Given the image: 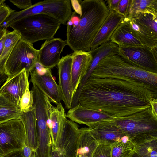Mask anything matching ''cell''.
Returning a JSON list of instances; mask_svg holds the SVG:
<instances>
[{
  "mask_svg": "<svg viewBox=\"0 0 157 157\" xmlns=\"http://www.w3.org/2000/svg\"><path fill=\"white\" fill-rule=\"evenodd\" d=\"M157 99V88L136 81L91 76L80 92L78 104L114 118L143 111Z\"/></svg>",
  "mask_w": 157,
  "mask_h": 157,
  "instance_id": "6da1fadb",
  "label": "cell"
},
{
  "mask_svg": "<svg viewBox=\"0 0 157 157\" xmlns=\"http://www.w3.org/2000/svg\"><path fill=\"white\" fill-rule=\"evenodd\" d=\"M82 15L76 26H67L68 45L74 52L89 51L92 43L109 12L104 1L79 0Z\"/></svg>",
  "mask_w": 157,
  "mask_h": 157,
  "instance_id": "7a4b0ae2",
  "label": "cell"
},
{
  "mask_svg": "<svg viewBox=\"0 0 157 157\" xmlns=\"http://www.w3.org/2000/svg\"><path fill=\"white\" fill-rule=\"evenodd\" d=\"M91 75L100 78L133 80L157 88V73L146 71L132 65L119 54L107 57L102 60Z\"/></svg>",
  "mask_w": 157,
  "mask_h": 157,
  "instance_id": "3957f363",
  "label": "cell"
},
{
  "mask_svg": "<svg viewBox=\"0 0 157 157\" xmlns=\"http://www.w3.org/2000/svg\"><path fill=\"white\" fill-rule=\"evenodd\" d=\"M113 121L134 145L157 139V116L151 106L129 116Z\"/></svg>",
  "mask_w": 157,
  "mask_h": 157,
  "instance_id": "277c9868",
  "label": "cell"
},
{
  "mask_svg": "<svg viewBox=\"0 0 157 157\" xmlns=\"http://www.w3.org/2000/svg\"><path fill=\"white\" fill-rule=\"evenodd\" d=\"M61 24L54 18L38 14L24 17L12 23L9 27L19 33L21 39L33 44L53 38Z\"/></svg>",
  "mask_w": 157,
  "mask_h": 157,
  "instance_id": "5b68a950",
  "label": "cell"
},
{
  "mask_svg": "<svg viewBox=\"0 0 157 157\" xmlns=\"http://www.w3.org/2000/svg\"><path fill=\"white\" fill-rule=\"evenodd\" d=\"M72 13L70 0H45L32 5L29 8L12 13L3 23L7 29L12 23L28 16L43 14L59 21L61 24L66 25Z\"/></svg>",
  "mask_w": 157,
  "mask_h": 157,
  "instance_id": "8992f818",
  "label": "cell"
},
{
  "mask_svg": "<svg viewBox=\"0 0 157 157\" xmlns=\"http://www.w3.org/2000/svg\"><path fill=\"white\" fill-rule=\"evenodd\" d=\"M38 52L32 43L21 39L10 56L2 72L9 77L25 69L30 73L38 61Z\"/></svg>",
  "mask_w": 157,
  "mask_h": 157,
  "instance_id": "52a82bcc",
  "label": "cell"
},
{
  "mask_svg": "<svg viewBox=\"0 0 157 157\" xmlns=\"http://www.w3.org/2000/svg\"><path fill=\"white\" fill-rule=\"evenodd\" d=\"M25 143V129L20 118L0 123V157L21 150Z\"/></svg>",
  "mask_w": 157,
  "mask_h": 157,
  "instance_id": "ba28073f",
  "label": "cell"
},
{
  "mask_svg": "<svg viewBox=\"0 0 157 157\" xmlns=\"http://www.w3.org/2000/svg\"><path fill=\"white\" fill-rule=\"evenodd\" d=\"M119 54L125 61L149 72L157 73V48L119 47Z\"/></svg>",
  "mask_w": 157,
  "mask_h": 157,
  "instance_id": "9c48e42d",
  "label": "cell"
},
{
  "mask_svg": "<svg viewBox=\"0 0 157 157\" xmlns=\"http://www.w3.org/2000/svg\"><path fill=\"white\" fill-rule=\"evenodd\" d=\"M87 126L99 144L111 146L117 141L125 142L129 140L113 120L97 121Z\"/></svg>",
  "mask_w": 157,
  "mask_h": 157,
  "instance_id": "30bf717a",
  "label": "cell"
},
{
  "mask_svg": "<svg viewBox=\"0 0 157 157\" xmlns=\"http://www.w3.org/2000/svg\"><path fill=\"white\" fill-rule=\"evenodd\" d=\"M79 133L78 124L67 119L58 143L52 150L51 157H75Z\"/></svg>",
  "mask_w": 157,
  "mask_h": 157,
  "instance_id": "8fae6325",
  "label": "cell"
},
{
  "mask_svg": "<svg viewBox=\"0 0 157 157\" xmlns=\"http://www.w3.org/2000/svg\"><path fill=\"white\" fill-rule=\"evenodd\" d=\"M29 74L24 69L18 74L8 77L0 89V94L20 109L22 96L29 89Z\"/></svg>",
  "mask_w": 157,
  "mask_h": 157,
  "instance_id": "7c38bea8",
  "label": "cell"
},
{
  "mask_svg": "<svg viewBox=\"0 0 157 157\" xmlns=\"http://www.w3.org/2000/svg\"><path fill=\"white\" fill-rule=\"evenodd\" d=\"M30 81L56 105L61 102L62 98L58 85L55 80L51 69L44 67L39 70L35 68L30 72Z\"/></svg>",
  "mask_w": 157,
  "mask_h": 157,
  "instance_id": "4fadbf2b",
  "label": "cell"
},
{
  "mask_svg": "<svg viewBox=\"0 0 157 157\" xmlns=\"http://www.w3.org/2000/svg\"><path fill=\"white\" fill-rule=\"evenodd\" d=\"M72 54L63 56L57 66L58 69V86L62 100L66 108L71 107L74 94L72 78Z\"/></svg>",
  "mask_w": 157,
  "mask_h": 157,
  "instance_id": "5bb4252c",
  "label": "cell"
},
{
  "mask_svg": "<svg viewBox=\"0 0 157 157\" xmlns=\"http://www.w3.org/2000/svg\"><path fill=\"white\" fill-rule=\"evenodd\" d=\"M66 45V40L60 38L46 40L38 50V61L45 68H53L57 66L61 54Z\"/></svg>",
  "mask_w": 157,
  "mask_h": 157,
  "instance_id": "9a60e30c",
  "label": "cell"
},
{
  "mask_svg": "<svg viewBox=\"0 0 157 157\" xmlns=\"http://www.w3.org/2000/svg\"><path fill=\"white\" fill-rule=\"evenodd\" d=\"M125 18L114 10L109 14L101 26L91 45L90 50L110 40L111 37Z\"/></svg>",
  "mask_w": 157,
  "mask_h": 157,
  "instance_id": "2e32d148",
  "label": "cell"
},
{
  "mask_svg": "<svg viewBox=\"0 0 157 157\" xmlns=\"http://www.w3.org/2000/svg\"><path fill=\"white\" fill-rule=\"evenodd\" d=\"M72 55L71 73L74 96L82 79L89 68L92 57L90 51H75Z\"/></svg>",
  "mask_w": 157,
  "mask_h": 157,
  "instance_id": "e0dca14e",
  "label": "cell"
},
{
  "mask_svg": "<svg viewBox=\"0 0 157 157\" xmlns=\"http://www.w3.org/2000/svg\"><path fill=\"white\" fill-rule=\"evenodd\" d=\"M66 117L80 124L88 125L105 120H113L114 118L104 113L90 109L79 104L71 108L66 114Z\"/></svg>",
  "mask_w": 157,
  "mask_h": 157,
  "instance_id": "ac0fdd59",
  "label": "cell"
},
{
  "mask_svg": "<svg viewBox=\"0 0 157 157\" xmlns=\"http://www.w3.org/2000/svg\"><path fill=\"white\" fill-rule=\"evenodd\" d=\"M90 51L92 60L86 74L79 84V86L81 88L85 85L94 70L102 60L107 57L119 54V47L117 44L109 41Z\"/></svg>",
  "mask_w": 157,
  "mask_h": 157,
  "instance_id": "d6986e66",
  "label": "cell"
},
{
  "mask_svg": "<svg viewBox=\"0 0 157 157\" xmlns=\"http://www.w3.org/2000/svg\"><path fill=\"white\" fill-rule=\"evenodd\" d=\"M130 20L125 18L115 29L110 40L119 47H137L144 46L133 33L130 25Z\"/></svg>",
  "mask_w": 157,
  "mask_h": 157,
  "instance_id": "ffe728a7",
  "label": "cell"
},
{
  "mask_svg": "<svg viewBox=\"0 0 157 157\" xmlns=\"http://www.w3.org/2000/svg\"><path fill=\"white\" fill-rule=\"evenodd\" d=\"M50 117L52 122L51 136L53 150L56 148L58 143L67 119L64 109L61 102L57 104L56 106L52 105Z\"/></svg>",
  "mask_w": 157,
  "mask_h": 157,
  "instance_id": "44dd1931",
  "label": "cell"
},
{
  "mask_svg": "<svg viewBox=\"0 0 157 157\" xmlns=\"http://www.w3.org/2000/svg\"><path fill=\"white\" fill-rule=\"evenodd\" d=\"M129 22L133 33L143 45L152 49L157 48V33L134 18H132Z\"/></svg>",
  "mask_w": 157,
  "mask_h": 157,
  "instance_id": "7402d4cb",
  "label": "cell"
},
{
  "mask_svg": "<svg viewBox=\"0 0 157 157\" xmlns=\"http://www.w3.org/2000/svg\"><path fill=\"white\" fill-rule=\"evenodd\" d=\"M20 118L24 127L26 135L25 145L36 152L38 147L34 108L27 112H23Z\"/></svg>",
  "mask_w": 157,
  "mask_h": 157,
  "instance_id": "603a6c76",
  "label": "cell"
},
{
  "mask_svg": "<svg viewBox=\"0 0 157 157\" xmlns=\"http://www.w3.org/2000/svg\"><path fill=\"white\" fill-rule=\"evenodd\" d=\"M21 36L18 32L13 30L6 31L3 51L0 56V71L2 72L4 66L10 56Z\"/></svg>",
  "mask_w": 157,
  "mask_h": 157,
  "instance_id": "cb8c5ba5",
  "label": "cell"
},
{
  "mask_svg": "<svg viewBox=\"0 0 157 157\" xmlns=\"http://www.w3.org/2000/svg\"><path fill=\"white\" fill-rule=\"evenodd\" d=\"M22 114L20 109L0 94V123L20 118Z\"/></svg>",
  "mask_w": 157,
  "mask_h": 157,
  "instance_id": "d4e9b609",
  "label": "cell"
},
{
  "mask_svg": "<svg viewBox=\"0 0 157 157\" xmlns=\"http://www.w3.org/2000/svg\"><path fill=\"white\" fill-rule=\"evenodd\" d=\"M148 11L157 13V0H131L126 18L130 20L137 13Z\"/></svg>",
  "mask_w": 157,
  "mask_h": 157,
  "instance_id": "484cf974",
  "label": "cell"
},
{
  "mask_svg": "<svg viewBox=\"0 0 157 157\" xmlns=\"http://www.w3.org/2000/svg\"><path fill=\"white\" fill-rule=\"evenodd\" d=\"M130 157H157V139L134 145Z\"/></svg>",
  "mask_w": 157,
  "mask_h": 157,
  "instance_id": "4316f807",
  "label": "cell"
},
{
  "mask_svg": "<svg viewBox=\"0 0 157 157\" xmlns=\"http://www.w3.org/2000/svg\"><path fill=\"white\" fill-rule=\"evenodd\" d=\"M111 157H130L134 145L130 141L117 142L111 146Z\"/></svg>",
  "mask_w": 157,
  "mask_h": 157,
  "instance_id": "83f0119b",
  "label": "cell"
},
{
  "mask_svg": "<svg viewBox=\"0 0 157 157\" xmlns=\"http://www.w3.org/2000/svg\"><path fill=\"white\" fill-rule=\"evenodd\" d=\"M33 107V95L32 91L28 89L22 96L21 101V110L23 112H27Z\"/></svg>",
  "mask_w": 157,
  "mask_h": 157,
  "instance_id": "f1b7e54d",
  "label": "cell"
},
{
  "mask_svg": "<svg viewBox=\"0 0 157 157\" xmlns=\"http://www.w3.org/2000/svg\"><path fill=\"white\" fill-rule=\"evenodd\" d=\"M111 146L99 144L93 153L91 157H111Z\"/></svg>",
  "mask_w": 157,
  "mask_h": 157,
  "instance_id": "f546056e",
  "label": "cell"
},
{
  "mask_svg": "<svg viewBox=\"0 0 157 157\" xmlns=\"http://www.w3.org/2000/svg\"><path fill=\"white\" fill-rule=\"evenodd\" d=\"M131 1V0H120L117 7L114 11L127 18Z\"/></svg>",
  "mask_w": 157,
  "mask_h": 157,
  "instance_id": "4dcf8cb0",
  "label": "cell"
},
{
  "mask_svg": "<svg viewBox=\"0 0 157 157\" xmlns=\"http://www.w3.org/2000/svg\"><path fill=\"white\" fill-rule=\"evenodd\" d=\"M15 10H12L5 3L0 4V30L1 26L10 14Z\"/></svg>",
  "mask_w": 157,
  "mask_h": 157,
  "instance_id": "1f68e13d",
  "label": "cell"
},
{
  "mask_svg": "<svg viewBox=\"0 0 157 157\" xmlns=\"http://www.w3.org/2000/svg\"><path fill=\"white\" fill-rule=\"evenodd\" d=\"M9 1L18 8L23 10L27 9L32 5L30 0H10Z\"/></svg>",
  "mask_w": 157,
  "mask_h": 157,
  "instance_id": "d6a6232c",
  "label": "cell"
},
{
  "mask_svg": "<svg viewBox=\"0 0 157 157\" xmlns=\"http://www.w3.org/2000/svg\"><path fill=\"white\" fill-rule=\"evenodd\" d=\"M71 3L75 11L79 15L80 17L82 15V8L79 0H71Z\"/></svg>",
  "mask_w": 157,
  "mask_h": 157,
  "instance_id": "836d02e7",
  "label": "cell"
},
{
  "mask_svg": "<svg viewBox=\"0 0 157 157\" xmlns=\"http://www.w3.org/2000/svg\"><path fill=\"white\" fill-rule=\"evenodd\" d=\"M120 0H108L106 4L109 11L114 10L117 6Z\"/></svg>",
  "mask_w": 157,
  "mask_h": 157,
  "instance_id": "e575fe53",
  "label": "cell"
},
{
  "mask_svg": "<svg viewBox=\"0 0 157 157\" xmlns=\"http://www.w3.org/2000/svg\"><path fill=\"white\" fill-rule=\"evenodd\" d=\"M75 12H72L71 16L69 19L72 23V25L71 26L75 27L78 24L80 20V16Z\"/></svg>",
  "mask_w": 157,
  "mask_h": 157,
  "instance_id": "d590c367",
  "label": "cell"
},
{
  "mask_svg": "<svg viewBox=\"0 0 157 157\" xmlns=\"http://www.w3.org/2000/svg\"><path fill=\"white\" fill-rule=\"evenodd\" d=\"M21 151L23 157H30L33 151L31 148L26 145H25Z\"/></svg>",
  "mask_w": 157,
  "mask_h": 157,
  "instance_id": "8d00e7d4",
  "label": "cell"
},
{
  "mask_svg": "<svg viewBox=\"0 0 157 157\" xmlns=\"http://www.w3.org/2000/svg\"><path fill=\"white\" fill-rule=\"evenodd\" d=\"M3 157H23V156L21 150H18L9 153Z\"/></svg>",
  "mask_w": 157,
  "mask_h": 157,
  "instance_id": "74e56055",
  "label": "cell"
},
{
  "mask_svg": "<svg viewBox=\"0 0 157 157\" xmlns=\"http://www.w3.org/2000/svg\"><path fill=\"white\" fill-rule=\"evenodd\" d=\"M151 106L154 114L157 116V99H154L150 102Z\"/></svg>",
  "mask_w": 157,
  "mask_h": 157,
  "instance_id": "f35d334b",
  "label": "cell"
},
{
  "mask_svg": "<svg viewBox=\"0 0 157 157\" xmlns=\"http://www.w3.org/2000/svg\"><path fill=\"white\" fill-rule=\"evenodd\" d=\"M8 77L4 73L0 71V89L1 87L6 81Z\"/></svg>",
  "mask_w": 157,
  "mask_h": 157,
  "instance_id": "ab89813d",
  "label": "cell"
},
{
  "mask_svg": "<svg viewBox=\"0 0 157 157\" xmlns=\"http://www.w3.org/2000/svg\"><path fill=\"white\" fill-rule=\"evenodd\" d=\"M6 31L5 32L0 39V56L3 50L5 40V33Z\"/></svg>",
  "mask_w": 157,
  "mask_h": 157,
  "instance_id": "60d3db41",
  "label": "cell"
},
{
  "mask_svg": "<svg viewBox=\"0 0 157 157\" xmlns=\"http://www.w3.org/2000/svg\"><path fill=\"white\" fill-rule=\"evenodd\" d=\"M75 157H90L83 151L80 150H77Z\"/></svg>",
  "mask_w": 157,
  "mask_h": 157,
  "instance_id": "b9f144b4",
  "label": "cell"
},
{
  "mask_svg": "<svg viewBox=\"0 0 157 157\" xmlns=\"http://www.w3.org/2000/svg\"><path fill=\"white\" fill-rule=\"evenodd\" d=\"M7 29L4 28V27H3V28H2L0 30V39L1 38L2 35L7 30Z\"/></svg>",
  "mask_w": 157,
  "mask_h": 157,
  "instance_id": "7bdbcfd3",
  "label": "cell"
},
{
  "mask_svg": "<svg viewBox=\"0 0 157 157\" xmlns=\"http://www.w3.org/2000/svg\"><path fill=\"white\" fill-rule=\"evenodd\" d=\"M30 157H36V152L35 151H33Z\"/></svg>",
  "mask_w": 157,
  "mask_h": 157,
  "instance_id": "ee69618b",
  "label": "cell"
},
{
  "mask_svg": "<svg viewBox=\"0 0 157 157\" xmlns=\"http://www.w3.org/2000/svg\"><path fill=\"white\" fill-rule=\"evenodd\" d=\"M5 1V0H0V4L4 3Z\"/></svg>",
  "mask_w": 157,
  "mask_h": 157,
  "instance_id": "f6af8a7d",
  "label": "cell"
}]
</instances>
